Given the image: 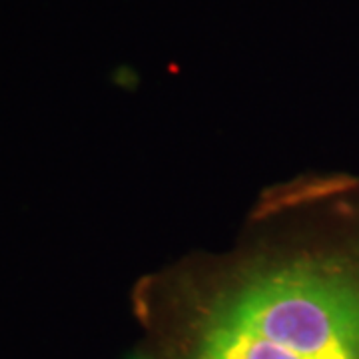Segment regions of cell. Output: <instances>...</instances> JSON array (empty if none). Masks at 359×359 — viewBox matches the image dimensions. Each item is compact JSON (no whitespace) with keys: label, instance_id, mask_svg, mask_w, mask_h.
I'll use <instances>...</instances> for the list:
<instances>
[{"label":"cell","instance_id":"6da1fadb","mask_svg":"<svg viewBox=\"0 0 359 359\" xmlns=\"http://www.w3.org/2000/svg\"><path fill=\"white\" fill-rule=\"evenodd\" d=\"M226 256L140 297L136 359H359V184L285 194Z\"/></svg>","mask_w":359,"mask_h":359}]
</instances>
